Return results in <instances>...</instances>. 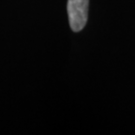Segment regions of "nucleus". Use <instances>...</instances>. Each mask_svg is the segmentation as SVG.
<instances>
[{
  "label": "nucleus",
  "mask_w": 135,
  "mask_h": 135,
  "mask_svg": "<svg viewBox=\"0 0 135 135\" xmlns=\"http://www.w3.org/2000/svg\"><path fill=\"white\" fill-rule=\"evenodd\" d=\"M89 0H68L67 12L69 24L74 32L85 27L88 17Z\"/></svg>",
  "instance_id": "obj_1"
}]
</instances>
